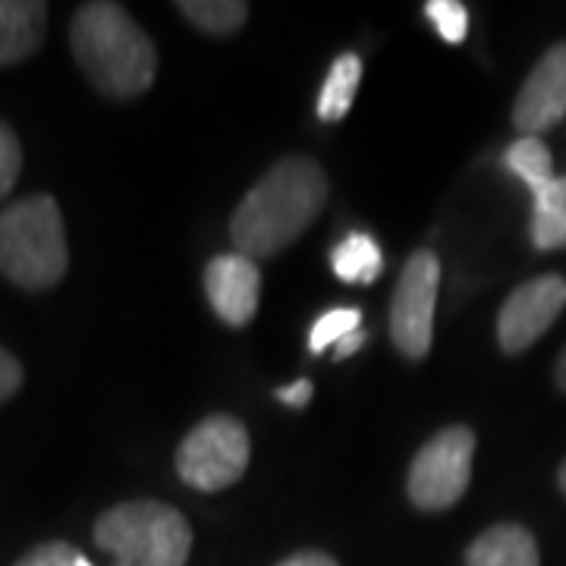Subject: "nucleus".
<instances>
[{"label":"nucleus","instance_id":"obj_17","mask_svg":"<svg viewBox=\"0 0 566 566\" xmlns=\"http://www.w3.org/2000/svg\"><path fill=\"white\" fill-rule=\"evenodd\" d=\"M504 167L513 177L526 182L528 192L551 180V177H557L554 174V158H551L547 145L538 136H523V139L513 142L504 151Z\"/></svg>","mask_w":566,"mask_h":566},{"label":"nucleus","instance_id":"obj_8","mask_svg":"<svg viewBox=\"0 0 566 566\" xmlns=\"http://www.w3.org/2000/svg\"><path fill=\"white\" fill-rule=\"evenodd\" d=\"M566 308V281L560 274H542L535 281L516 286L497 315V344L504 353L516 356L538 344L551 324Z\"/></svg>","mask_w":566,"mask_h":566},{"label":"nucleus","instance_id":"obj_7","mask_svg":"<svg viewBox=\"0 0 566 566\" xmlns=\"http://www.w3.org/2000/svg\"><path fill=\"white\" fill-rule=\"evenodd\" d=\"M441 290V262L431 249H419L406 259L390 300V340L406 359L419 363L431 353L434 308Z\"/></svg>","mask_w":566,"mask_h":566},{"label":"nucleus","instance_id":"obj_27","mask_svg":"<svg viewBox=\"0 0 566 566\" xmlns=\"http://www.w3.org/2000/svg\"><path fill=\"white\" fill-rule=\"evenodd\" d=\"M557 485H560V491L566 494V460L560 463V472H557Z\"/></svg>","mask_w":566,"mask_h":566},{"label":"nucleus","instance_id":"obj_5","mask_svg":"<svg viewBox=\"0 0 566 566\" xmlns=\"http://www.w3.org/2000/svg\"><path fill=\"white\" fill-rule=\"evenodd\" d=\"M472 457H475V431L469 424H450L428 438L409 465L406 494L416 510L441 513L463 501L472 482Z\"/></svg>","mask_w":566,"mask_h":566},{"label":"nucleus","instance_id":"obj_13","mask_svg":"<svg viewBox=\"0 0 566 566\" xmlns=\"http://www.w3.org/2000/svg\"><path fill=\"white\" fill-rule=\"evenodd\" d=\"M532 243L538 252L566 249V177L532 189Z\"/></svg>","mask_w":566,"mask_h":566},{"label":"nucleus","instance_id":"obj_29","mask_svg":"<svg viewBox=\"0 0 566 566\" xmlns=\"http://www.w3.org/2000/svg\"><path fill=\"white\" fill-rule=\"evenodd\" d=\"M114 566H120V564H114Z\"/></svg>","mask_w":566,"mask_h":566},{"label":"nucleus","instance_id":"obj_28","mask_svg":"<svg viewBox=\"0 0 566 566\" xmlns=\"http://www.w3.org/2000/svg\"><path fill=\"white\" fill-rule=\"evenodd\" d=\"M80 566H92V564H88V560H85V557H80Z\"/></svg>","mask_w":566,"mask_h":566},{"label":"nucleus","instance_id":"obj_15","mask_svg":"<svg viewBox=\"0 0 566 566\" xmlns=\"http://www.w3.org/2000/svg\"><path fill=\"white\" fill-rule=\"evenodd\" d=\"M359 82H363V61H359V54H340L337 61L331 63V73H327L322 95H318V120H344L353 102H356Z\"/></svg>","mask_w":566,"mask_h":566},{"label":"nucleus","instance_id":"obj_19","mask_svg":"<svg viewBox=\"0 0 566 566\" xmlns=\"http://www.w3.org/2000/svg\"><path fill=\"white\" fill-rule=\"evenodd\" d=\"M424 17L447 44H463L465 32H469V10L460 0H428Z\"/></svg>","mask_w":566,"mask_h":566},{"label":"nucleus","instance_id":"obj_25","mask_svg":"<svg viewBox=\"0 0 566 566\" xmlns=\"http://www.w3.org/2000/svg\"><path fill=\"white\" fill-rule=\"evenodd\" d=\"M365 344V331L359 327V331H353L349 337H344L340 344L334 346V359H346V356H353V353H359Z\"/></svg>","mask_w":566,"mask_h":566},{"label":"nucleus","instance_id":"obj_22","mask_svg":"<svg viewBox=\"0 0 566 566\" xmlns=\"http://www.w3.org/2000/svg\"><path fill=\"white\" fill-rule=\"evenodd\" d=\"M22 387V365L20 359L0 346V403H7Z\"/></svg>","mask_w":566,"mask_h":566},{"label":"nucleus","instance_id":"obj_2","mask_svg":"<svg viewBox=\"0 0 566 566\" xmlns=\"http://www.w3.org/2000/svg\"><path fill=\"white\" fill-rule=\"evenodd\" d=\"M70 48L85 80L117 102L145 95L158 76L155 41L142 32L126 7L111 0L82 3L73 13Z\"/></svg>","mask_w":566,"mask_h":566},{"label":"nucleus","instance_id":"obj_23","mask_svg":"<svg viewBox=\"0 0 566 566\" xmlns=\"http://www.w3.org/2000/svg\"><path fill=\"white\" fill-rule=\"evenodd\" d=\"M312 381L308 378H300V381H293V385H283L274 390V397L281 400L283 406H293V409H303V406H308V400H312Z\"/></svg>","mask_w":566,"mask_h":566},{"label":"nucleus","instance_id":"obj_24","mask_svg":"<svg viewBox=\"0 0 566 566\" xmlns=\"http://www.w3.org/2000/svg\"><path fill=\"white\" fill-rule=\"evenodd\" d=\"M277 566H340L331 554H324V551H296V554H290L286 560H281Z\"/></svg>","mask_w":566,"mask_h":566},{"label":"nucleus","instance_id":"obj_1","mask_svg":"<svg viewBox=\"0 0 566 566\" xmlns=\"http://www.w3.org/2000/svg\"><path fill=\"white\" fill-rule=\"evenodd\" d=\"M327 202V174L315 158L271 164L230 218V240L245 259H271L293 245Z\"/></svg>","mask_w":566,"mask_h":566},{"label":"nucleus","instance_id":"obj_14","mask_svg":"<svg viewBox=\"0 0 566 566\" xmlns=\"http://www.w3.org/2000/svg\"><path fill=\"white\" fill-rule=\"evenodd\" d=\"M331 268L344 283L368 286L381 277L385 271V255L375 237L368 233H346L340 243L331 249Z\"/></svg>","mask_w":566,"mask_h":566},{"label":"nucleus","instance_id":"obj_10","mask_svg":"<svg viewBox=\"0 0 566 566\" xmlns=\"http://www.w3.org/2000/svg\"><path fill=\"white\" fill-rule=\"evenodd\" d=\"M205 293L214 315L230 327H245L259 312L262 271L240 252H223L205 268Z\"/></svg>","mask_w":566,"mask_h":566},{"label":"nucleus","instance_id":"obj_20","mask_svg":"<svg viewBox=\"0 0 566 566\" xmlns=\"http://www.w3.org/2000/svg\"><path fill=\"white\" fill-rule=\"evenodd\" d=\"M22 170V145L17 133L0 123V202L13 192V186L20 180Z\"/></svg>","mask_w":566,"mask_h":566},{"label":"nucleus","instance_id":"obj_6","mask_svg":"<svg viewBox=\"0 0 566 566\" xmlns=\"http://www.w3.org/2000/svg\"><path fill=\"white\" fill-rule=\"evenodd\" d=\"M252 441L240 419L233 416H208L196 424L177 450V472L196 491H223L237 485L249 469Z\"/></svg>","mask_w":566,"mask_h":566},{"label":"nucleus","instance_id":"obj_16","mask_svg":"<svg viewBox=\"0 0 566 566\" xmlns=\"http://www.w3.org/2000/svg\"><path fill=\"white\" fill-rule=\"evenodd\" d=\"M177 10L196 29L218 35V39L240 32L249 20V3L243 0H180Z\"/></svg>","mask_w":566,"mask_h":566},{"label":"nucleus","instance_id":"obj_21","mask_svg":"<svg viewBox=\"0 0 566 566\" xmlns=\"http://www.w3.org/2000/svg\"><path fill=\"white\" fill-rule=\"evenodd\" d=\"M80 551L66 542H44V545L32 547L25 557L17 560V566H80Z\"/></svg>","mask_w":566,"mask_h":566},{"label":"nucleus","instance_id":"obj_26","mask_svg":"<svg viewBox=\"0 0 566 566\" xmlns=\"http://www.w3.org/2000/svg\"><path fill=\"white\" fill-rule=\"evenodd\" d=\"M554 381H557V387L566 394V349L560 353V359H557V371H554Z\"/></svg>","mask_w":566,"mask_h":566},{"label":"nucleus","instance_id":"obj_9","mask_svg":"<svg viewBox=\"0 0 566 566\" xmlns=\"http://www.w3.org/2000/svg\"><path fill=\"white\" fill-rule=\"evenodd\" d=\"M566 117V41L547 48L532 66L513 104V126L523 136H542Z\"/></svg>","mask_w":566,"mask_h":566},{"label":"nucleus","instance_id":"obj_11","mask_svg":"<svg viewBox=\"0 0 566 566\" xmlns=\"http://www.w3.org/2000/svg\"><path fill=\"white\" fill-rule=\"evenodd\" d=\"M48 3L39 0H0V66L32 57L44 41Z\"/></svg>","mask_w":566,"mask_h":566},{"label":"nucleus","instance_id":"obj_4","mask_svg":"<svg viewBox=\"0 0 566 566\" xmlns=\"http://www.w3.org/2000/svg\"><path fill=\"white\" fill-rule=\"evenodd\" d=\"M95 545L120 566H186L192 528L180 510L161 501H126L111 506L92 528Z\"/></svg>","mask_w":566,"mask_h":566},{"label":"nucleus","instance_id":"obj_3","mask_svg":"<svg viewBox=\"0 0 566 566\" xmlns=\"http://www.w3.org/2000/svg\"><path fill=\"white\" fill-rule=\"evenodd\" d=\"M70 264L61 205L51 196H25L0 211V271L22 290H51Z\"/></svg>","mask_w":566,"mask_h":566},{"label":"nucleus","instance_id":"obj_12","mask_svg":"<svg viewBox=\"0 0 566 566\" xmlns=\"http://www.w3.org/2000/svg\"><path fill=\"white\" fill-rule=\"evenodd\" d=\"M465 566H542V554L526 526L497 523L465 547Z\"/></svg>","mask_w":566,"mask_h":566},{"label":"nucleus","instance_id":"obj_18","mask_svg":"<svg viewBox=\"0 0 566 566\" xmlns=\"http://www.w3.org/2000/svg\"><path fill=\"white\" fill-rule=\"evenodd\" d=\"M359 327H363V312L359 308H331V312H324L322 318L312 324V331H308V353L322 356L324 349L337 346L353 331H359Z\"/></svg>","mask_w":566,"mask_h":566}]
</instances>
